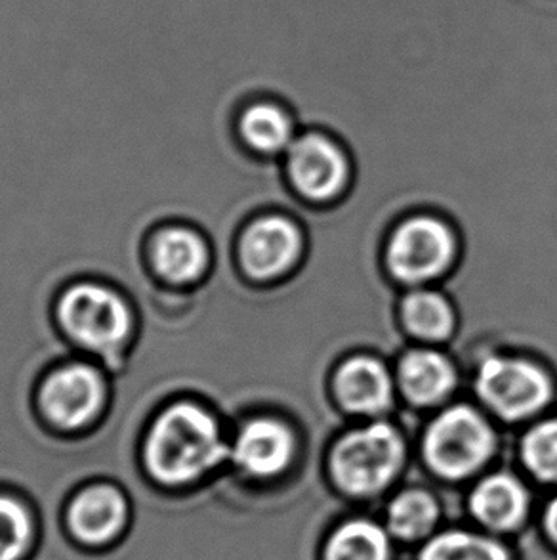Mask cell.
Instances as JSON below:
<instances>
[{
	"label": "cell",
	"mask_w": 557,
	"mask_h": 560,
	"mask_svg": "<svg viewBox=\"0 0 557 560\" xmlns=\"http://www.w3.org/2000/svg\"><path fill=\"white\" fill-rule=\"evenodd\" d=\"M216 419L193 401H178L151 424L143 446L145 469L158 485L181 488L206 477L226 459Z\"/></svg>",
	"instance_id": "cell-1"
},
{
	"label": "cell",
	"mask_w": 557,
	"mask_h": 560,
	"mask_svg": "<svg viewBox=\"0 0 557 560\" xmlns=\"http://www.w3.org/2000/svg\"><path fill=\"white\" fill-rule=\"evenodd\" d=\"M403 457L400 432L392 424L372 423L340 440L332 452V475L347 493L370 495L392 482Z\"/></svg>",
	"instance_id": "cell-2"
},
{
	"label": "cell",
	"mask_w": 557,
	"mask_h": 560,
	"mask_svg": "<svg viewBox=\"0 0 557 560\" xmlns=\"http://www.w3.org/2000/svg\"><path fill=\"white\" fill-rule=\"evenodd\" d=\"M58 314L71 339L102 354H114L132 331L127 301L98 283L69 288L60 299Z\"/></svg>",
	"instance_id": "cell-3"
},
{
	"label": "cell",
	"mask_w": 557,
	"mask_h": 560,
	"mask_svg": "<svg viewBox=\"0 0 557 560\" xmlns=\"http://www.w3.org/2000/svg\"><path fill=\"white\" fill-rule=\"evenodd\" d=\"M495 450L489 423L472 408L447 409L424 440L429 467L445 478H462L479 469Z\"/></svg>",
	"instance_id": "cell-4"
},
{
	"label": "cell",
	"mask_w": 557,
	"mask_h": 560,
	"mask_svg": "<svg viewBox=\"0 0 557 560\" xmlns=\"http://www.w3.org/2000/svg\"><path fill=\"white\" fill-rule=\"evenodd\" d=\"M477 393L498 416L508 421L533 416L550 400L546 373L518 358H489L477 375Z\"/></svg>",
	"instance_id": "cell-5"
},
{
	"label": "cell",
	"mask_w": 557,
	"mask_h": 560,
	"mask_svg": "<svg viewBox=\"0 0 557 560\" xmlns=\"http://www.w3.org/2000/svg\"><path fill=\"white\" fill-rule=\"evenodd\" d=\"M130 501L121 488L98 482L79 490L66 508V530L76 546L104 551L121 541L130 526Z\"/></svg>",
	"instance_id": "cell-6"
},
{
	"label": "cell",
	"mask_w": 557,
	"mask_h": 560,
	"mask_svg": "<svg viewBox=\"0 0 557 560\" xmlns=\"http://www.w3.org/2000/svg\"><path fill=\"white\" fill-rule=\"evenodd\" d=\"M454 255L451 230L434 219H413L393 234L388 265L407 283L431 280L447 270Z\"/></svg>",
	"instance_id": "cell-7"
},
{
	"label": "cell",
	"mask_w": 557,
	"mask_h": 560,
	"mask_svg": "<svg viewBox=\"0 0 557 560\" xmlns=\"http://www.w3.org/2000/svg\"><path fill=\"white\" fill-rule=\"evenodd\" d=\"M106 398V383L92 365L71 364L46 378L40 406L61 429L75 431L98 416Z\"/></svg>",
	"instance_id": "cell-8"
},
{
	"label": "cell",
	"mask_w": 557,
	"mask_h": 560,
	"mask_svg": "<svg viewBox=\"0 0 557 560\" xmlns=\"http://www.w3.org/2000/svg\"><path fill=\"white\" fill-rule=\"evenodd\" d=\"M288 168L296 188L311 199L336 196L346 184L347 163L339 145L321 135H306L291 144Z\"/></svg>",
	"instance_id": "cell-9"
},
{
	"label": "cell",
	"mask_w": 557,
	"mask_h": 560,
	"mask_svg": "<svg viewBox=\"0 0 557 560\" xmlns=\"http://www.w3.org/2000/svg\"><path fill=\"white\" fill-rule=\"evenodd\" d=\"M300 247V232L291 220L260 219L242 235V266L257 280H272L296 262Z\"/></svg>",
	"instance_id": "cell-10"
},
{
	"label": "cell",
	"mask_w": 557,
	"mask_h": 560,
	"mask_svg": "<svg viewBox=\"0 0 557 560\" xmlns=\"http://www.w3.org/2000/svg\"><path fill=\"white\" fill-rule=\"evenodd\" d=\"M234 455L237 465L252 477H273L293 459V432L275 419H254L242 427Z\"/></svg>",
	"instance_id": "cell-11"
},
{
	"label": "cell",
	"mask_w": 557,
	"mask_h": 560,
	"mask_svg": "<svg viewBox=\"0 0 557 560\" xmlns=\"http://www.w3.org/2000/svg\"><path fill=\"white\" fill-rule=\"evenodd\" d=\"M336 393L347 409L365 416H377L390 408L392 378L377 360L354 358L340 368Z\"/></svg>",
	"instance_id": "cell-12"
},
{
	"label": "cell",
	"mask_w": 557,
	"mask_h": 560,
	"mask_svg": "<svg viewBox=\"0 0 557 560\" xmlns=\"http://www.w3.org/2000/svg\"><path fill=\"white\" fill-rule=\"evenodd\" d=\"M153 262L165 280L193 283L206 272L209 247L195 232L173 228L158 235L153 247Z\"/></svg>",
	"instance_id": "cell-13"
},
{
	"label": "cell",
	"mask_w": 557,
	"mask_h": 560,
	"mask_svg": "<svg viewBox=\"0 0 557 560\" xmlns=\"http://www.w3.org/2000/svg\"><path fill=\"white\" fill-rule=\"evenodd\" d=\"M457 375L451 362L434 350H413L401 360L400 383L408 400L431 406L451 393Z\"/></svg>",
	"instance_id": "cell-14"
},
{
	"label": "cell",
	"mask_w": 557,
	"mask_h": 560,
	"mask_svg": "<svg viewBox=\"0 0 557 560\" xmlns=\"http://www.w3.org/2000/svg\"><path fill=\"white\" fill-rule=\"evenodd\" d=\"M472 511L487 526L508 530L523 521L528 513L525 488L508 475H493L485 478L472 493Z\"/></svg>",
	"instance_id": "cell-15"
},
{
	"label": "cell",
	"mask_w": 557,
	"mask_h": 560,
	"mask_svg": "<svg viewBox=\"0 0 557 560\" xmlns=\"http://www.w3.org/2000/svg\"><path fill=\"white\" fill-rule=\"evenodd\" d=\"M37 518L17 495L0 493V560H27L37 549Z\"/></svg>",
	"instance_id": "cell-16"
},
{
	"label": "cell",
	"mask_w": 557,
	"mask_h": 560,
	"mask_svg": "<svg viewBox=\"0 0 557 560\" xmlns=\"http://www.w3.org/2000/svg\"><path fill=\"white\" fill-rule=\"evenodd\" d=\"M241 135L260 152H281L293 144V122L281 107L260 102L242 114Z\"/></svg>",
	"instance_id": "cell-17"
},
{
	"label": "cell",
	"mask_w": 557,
	"mask_h": 560,
	"mask_svg": "<svg viewBox=\"0 0 557 560\" xmlns=\"http://www.w3.org/2000/svg\"><path fill=\"white\" fill-rule=\"evenodd\" d=\"M403 319L408 329L426 341H439L452 334L454 312L447 299L434 291H416L403 303Z\"/></svg>",
	"instance_id": "cell-18"
},
{
	"label": "cell",
	"mask_w": 557,
	"mask_h": 560,
	"mask_svg": "<svg viewBox=\"0 0 557 560\" xmlns=\"http://www.w3.org/2000/svg\"><path fill=\"white\" fill-rule=\"evenodd\" d=\"M390 546L384 532L367 521L347 523L332 534L327 560H388Z\"/></svg>",
	"instance_id": "cell-19"
},
{
	"label": "cell",
	"mask_w": 557,
	"mask_h": 560,
	"mask_svg": "<svg viewBox=\"0 0 557 560\" xmlns=\"http://www.w3.org/2000/svg\"><path fill=\"white\" fill-rule=\"evenodd\" d=\"M437 521V503L426 492L398 495L388 511L390 530L403 539L422 538Z\"/></svg>",
	"instance_id": "cell-20"
},
{
	"label": "cell",
	"mask_w": 557,
	"mask_h": 560,
	"mask_svg": "<svg viewBox=\"0 0 557 560\" xmlns=\"http://www.w3.org/2000/svg\"><path fill=\"white\" fill-rule=\"evenodd\" d=\"M420 560H510L502 547L467 532H447L424 547Z\"/></svg>",
	"instance_id": "cell-21"
},
{
	"label": "cell",
	"mask_w": 557,
	"mask_h": 560,
	"mask_svg": "<svg viewBox=\"0 0 557 560\" xmlns=\"http://www.w3.org/2000/svg\"><path fill=\"white\" fill-rule=\"evenodd\" d=\"M523 459L536 477L557 482V421L536 424L523 442Z\"/></svg>",
	"instance_id": "cell-22"
},
{
	"label": "cell",
	"mask_w": 557,
	"mask_h": 560,
	"mask_svg": "<svg viewBox=\"0 0 557 560\" xmlns=\"http://www.w3.org/2000/svg\"><path fill=\"white\" fill-rule=\"evenodd\" d=\"M546 526H548L552 538L557 541V500L548 508V513H546Z\"/></svg>",
	"instance_id": "cell-23"
}]
</instances>
